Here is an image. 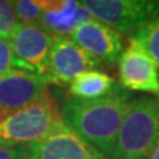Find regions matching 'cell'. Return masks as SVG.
I'll list each match as a JSON object with an SVG mask.
<instances>
[{
  "mask_svg": "<svg viewBox=\"0 0 159 159\" xmlns=\"http://www.w3.org/2000/svg\"><path fill=\"white\" fill-rule=\"evenodd\" d=\"M43 16L40 25L57 37H65L82 24L94 20L90 12L74 0H40Z\"/></svg>",
  "mask_w": 159,
  "mask_h": 159,
  "instance_id": "8fae6325",
  "label": "cell"
},
{
  "mask_svg": "<svg viewBox=\"0 0 159 159\" xmlns=\"http://www.w3.org/2000/svg\"><path fill=\"white\" fill-rule=\"evenodd\" d=\"M0 159H27V147H7L0 145Z\"/></svg>",
  "mask_w": 159,
  "mask_h": 159,
  "instance_id": "e0dca14e",
  "label": "cell"
},
{
  "mask_svg": "<svg viewBox=\"0 0 159 159\" xmlns=\"http://www.w3.org/2000/svg\"><path fill=\"white\" fill-rule=\"evenodd\" d=\"M54 36L40 24H19L9 37L16 69L44 76L48 72V57Z\"/></svg>",
  "mask_w": 159,
  "mask_h": 159,
  "instance_id": "5b68a950",
  "label": "cell"
},
{
  "mask_svg": "<svg viewBox=\"0 0 159 159\" xmlns=\"http://www.w3.org/2000/svg\"><path fill=\"white\" fill-rule=\"evenodd\" d=\"M16 20L20 24H39L43 16V7L40 0H17L11 2Z\"/></svg>",
  "mask_w": 159,
  "mask_h": 159,
  "instance_id": "5bb4252c",
  "label": "cell"
},
{
  "mask_svg": "<svg viewBox=\"0 0 159 159\" xmlns=\"http://www.w3.org/2000/svg\"><path fill=\"white\" fill-rule=\"evenodd\" d=\"M64 126L61 110L48 92L31 105L0 117V145L29 147Z\"/></svg>",
  "mask_w": 159,
  "mask_h": 159,
  "instance_id": "7a4b0ae2",
  "label": "cell"
},
{
  "mask_svg": "<svg viewBox=\"0 0 159 159\" xmlns=\"http://www.w3.org/2000/svg\"><path fill=\"white\" fill-rule=\"evenodd\" d=\"M141 45L159 69V19L152 20L130 37Z\"/></svg>",
  "mask_w": 159,
  "mask_h": 159,
  "instance_id": "4fadbf2b",
  "label": "cell"
},
{
  "mask_svg": "<svg viewBox=\"0 0 159 159\" xmlns=\"http://www.w3.org/2000/svg\"><path fill=\"white\" fill-rule=\"evenodd\" d=\"M159 143V97L130 102L110 159H147Z\"/></svg>",
  "mask_w": 159,
  "mask_h": 159,
  "instance_id": "3957f363",
  "label": "cell"
},
{
  "mask_svg": "<svg viewBox=\"0 0 159 159\" xmlns=\"http://www.w3.org/2000/svg\"><path fill=\"white\" fill-rule=\"evenodd\" d=\"M13 68L16 66H15V57L9 41L0 39V76L13 70Z\"/></svg>",
  "mask_w": 159,
  "mask_h": 159,
  "instance_id": "2e32d148",
  "label": "cell"
},
{
  "mask_svg": "<svg viewBox=\"0 0 159 159\" xmlns=\"http://www.w3.org/2000/svg\"><path fill=\"white\" fill-rule=\"evenodd\" d=\"M27 159H107L64 126L44 141L27 147Z\"/></svg>",
  "mask_w": 159,
  "mask_h": 159,
  "instance_id": "9c48e42d",
  "label": "cell"
},
{
  "mask_svg": "<svg viewBox=\"0 0 159 159\" xmlns=\"http://www.w3.org/2000/svg\"><path fill=\"white\" fill-rule=\"evenodd\" d=\"M147 159H159V143H158V146L152 150V152L150 154V157H148Z\"/></svg>",
  "mask_w": 159,
  "mask_h": 159,
  "instance_id": "ac0fdd59",
  "label": "cell"
},
{
  "mask_svg": "<svg viewBox=\"0 0 159 159\" xmlns=\"http://www.w3.org/2000/svg\"><path fill=\"white\" fill-rule=\"evenodd\" d=\"M117 88L114 78L105 72L94 69L77 76L69 84V93L73 98L96 99L110 94Z\"/></svg>",
  "mask_w": 159,
  "mask_h": 159,
  "instance_id": "7c38bea8",
  "label": "cell"
},
{
  "mask_svg": "<svg viewBox=\"0 0 159 159\" xmlns=\"http://www.w3.org/2000/svg\"><path fill=\"white\" fill-rule=\"evenodd\" d=\"M130 102V94L117 86L110 94L96 99L72 97L64 103L61 118L66 127L110 159Z\"/></svg>",
  "mask_w": 159,
  "mask_h": 159,
  "instance_id": "6da1fadb",
  "label": "cell"
},
{
  "mask_svg": "<svg viewBox=\"0 0 159 159\" xmlns=\"http://www.w3.org/2000/svg\"><path fill=\"white\" fill-rule=\"evenodd\" d=\"M118 74L122 88L151 93L159 97V73L151 57L135 40L130 39L118 60Z\"/></svg>",
  "mask_w": 159,
  "mask_h": 159,
  "instance_id": "ba28073f",
  "label": "cell"
},
{
  "mask_svg": "<svg viewBox=\"0 0 159 159\" xmlns=\"http://www.w3.org/2000/svg\"><path fill=\"white\" fill-rule=\"evenodd\" d=\"M72 40L106 65L117 64L123 52L122 34L96 19L78 27L72 33Z\"/></svg>",
  "mask_w": 159,
  "mask_h": 159,
  "instance_id": "30bf717a",
  "label": "cell"
},
{
  "mask_svg": "<svg viewBox=\"0 0 159 159\" xmlns=\"http://www.w3.org/2000/svg\"><path fill=\"white\" fill-rule=\"evenodd\" d=\"M101 66L96 57L77 45L72 39L54 36L48 57L47 81L51 84H70L84 72Z\"/></svg>",
  "mask_w": 159,
  "mask_h": 159,
  "instance_id": "8992f818",
  "label": "cell"
},
{
  "mask_svg": "<svg viewBox=\"0 0 159 159\" xmlns=\"http://www.w3.org/2000/svg\"><path fill=\"white\" fill-rule=\"evenodd\" d=\"M97 21L121 34H133L159 19V0H85L80 2Z\"/></svg>",
  "mask_w": 159,
  "mask_h": 159,
  "instance_id": "277c9868",
  "label": "cell"
},
{
  "mask_svg": "<svg viewBox=\"0 0 159 159\" xmlns=\"http://www.w3.org/2000/svg\"><path fill=\"white\" fill-rule=\"evenodd\" d=\"M49 82L37 73L13 69L0 76V117L31 105L49 92Z\"/></svg>",
  "mask_w": 159,
  "mask_h": 159,
  "instance_id": "52a82bcc",
  "label": "cell"
},
{
  "mask_svg": "<svg viewBox=\"0 0 159 159\" xmlns=\"http://www.w3.org/2000/svg\"><path fill=\"white\" fill-rule=\"evenodd\" d=\"M17 25L12 3L0 0V39L9 40Z\"/></svg>",
  "mask_w": 159,
  "mask_h": 159,
  "instance_id": "9a60e30c",
  "label": "cell"
}]
</instances>
